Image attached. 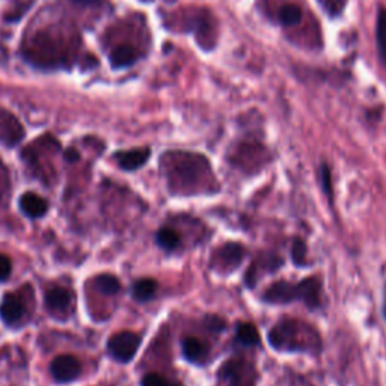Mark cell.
Instances as JSON below:
<instances>
[{
  "label": "cell",
  "instance_id": "cell-1",
  "mask_svg": "<svg viewBox=\"0 0 386 386\" xmlns=\"http://www.w3.org/2000/svg\"><path fill=\"white\" fill-rule=\"evenodd\" d=\"M162 164L173 195L201 196L217 192L213 169L204 155L176 151L164 155Z\"/></svg>",
  "mask_w": 386,
  "mask_h": 386
},
{
  "label": "cell",
  "instance_id": "cell-2",
  "mask_svg": "<svg viewBox=\"0 0 386 386\" xmlns=\"http://www.w3.org/2000/svg\"><path fill=\"white\" fill-rule=\"evenodd\" d=\"M269 344L284 353L318 355L321 338L316 327L298 318H282L269 332Z\"/></svg>",
  "mask_w": 386,
  "mask_h": 386
},
{
  "label": "cell",
  "instance_id": "cell-3",
  "mask_svg": "<svg viewBox=\"0 0 386 386\" xmlns=\"http://www.w3.org/2000/svg\"><path fill=\"white\" fill-rule=\"evenodd\" d=\"M261 299L270 305H287L300 300L309 309H317L323 303V286L318 278H307L299 284L278 281L263 293Z\"/></svg>",
  "mask_w": 386,
  "mask_h": 386
},
{
  "label": "cell",
  "instance_id": "cell-4",
  "mask_svg": "<svg viewBox=\"0 0 386 386\" xmlns=\"http://www.w3.org/2000/svg\"><path fill=\"white\" fill-rule=\"evenodd\" d=\"M219 378L226 382L228 386H256L258 373L249 361L243 357H233L220 366Z\"/></svg>",
  "mask_w": 386,
  "mask_h": 386
},
{
  "label": "cell",
  "instance_id": "cell-5",
  "mask_svg": "<svg viewBox=\"0 0 386 386\" xmlns=\"http://www.w3.org/2000/svg\"><path fill=\"white\" fill-rule=\"evenodd\" d=\"M245 247L240 243H225L210 256V268L220 275L233 273L245 258Z\"/></svg>",
  "mask_w": 386,
  "mask_h": 386
},
{
  "label": "cell",
  "instance_id": "cell-6",
  "mask_svg": "<svg viewBox=\"0 0 386 386\" xmlns=\"http://www.w3.org/2000/svg\"><path fill=\"white\" fill-rule=\"evenodd\" d=\"M141 341L142 338L137 334L130 332V330H123V332H118L112 338H109L107 352L115 361L127 364L136 356L141 347Z\"/></svg>",
  "mask_w": 386,
  "mask_h": 386
},
{
  "label": "cell",
  "instance_id": "cell-7",
  "mask_svg": "<svg viewBox=\"0 0 386 386\" xmlns=\"http://www.w3.org/2000/svg\"><path fill=\"white\" fill-rule=\"evenodd\" d=\"M284 260L281 256L273 252H263L261 255L256 256L254 263L251 264V268L246 270L245 275V284L246 287L254 288L263 277L269 273H273L275 270H278L282 265Z\"/></svg>",
  "mask_w": 386,
  "mask_h": 386
},
{
  "label": "cell",
  "instance_id": "cell-8",
  "mask_svg": "<svg viewBox=\"0 0 386 386\" xmlns=\"http://www.w3.org/2000/svg\"><path fill=\"white\" fill-rule=\"evenodd\" d=\"M50 373L59 383H70L80 376L82 365L72 355H61L52 361Z\"/></svg>",
  "mask_w": 386,
  "mask_h": 386
},
{
  "label": "cell",
  "instance_id": "cell-9",
  "mask_svg": "<svg viewBox=\"0 0 386 386\" xmlns=\"http://www.w3.org/2000/svg\"><path fill=\"white\" fill-rule=\"evenodd\" d=\"M24 130L18 119L6 110L0 109V142L11 148L23 139Z\"/></svg>",
  "mask_w": 386,
  "mask_h": 386
},
{
  "label": "cell",
  "instance_id": "cell-10",
  "mask_svg": "<svg viewBox=\"0 0 386 386\" xmlns=\"http://www.w3.org/2000/svg\"><path fill=\"white\" fill-rule=\"evenodd\" d=\"M18 206H20L22 213L31 219H40L47 215L49 211L47 201L32 192L23 193L20 199H18Z\"/></svg>",
  "mask_w": 386,
  "mask_h": 386
},
{
  "label": "cell",
  "instance_id": "cell-11",
  "mask_svg": "<svg viewBox=\"0 0 386 386\" xmlns=\"http://www.w3.org/2000/svg\"><path fill=\"white\" fill-rule=\"evenodd\" d=\"M181 350H183V356H185L192 364L202 365L208 361V355H210L208 346L206 343H202L199 338L187 337L183 339Z\"/></svg>",
  "mask_w": 386,
  "mask_h": 386
},
{
  "label": "cell",
  "instance_id": "cell-12",
  "mask_svg": "<svg viewBox=\"0 0 386 386\" xmlns=\"http://www.w3.org/2000/svg\"><path fill=\"white\" fill-rule=\"evenodd\" d=\"M151 155L150 148H136L130 151H121L115 154V160L119 168L124 171H137L148 162Z\"/></svg>",
  "mask_w": 386,
  "mask_h": 386
},
{
  "label": "cell",
  "instance_id": "cell-13",
  "mask_svg": "<svg viewBox=\"0 0 386 386\" xmlns=\"http://www.w3.org/2000/svg\"><path fill=\"white\" fill-rule=\"evenodd\" d=\"M23 312L24 307L20 299L14 294H5L3 300L0 302V318L3 320V323L8 326L15 325L23 317Z\"/></svg>",
  "mask_w": 386,
  "mask_h": 386
},
{
  "label": "cell",
  "instance_id": "cell-14",
  "mask_svg": "<svg viewBox=\"0 0 386 386\" xmlns=\"http://www.w3.org/2000/svg\"><path fill=\"white\" fill-rule=\"evenodd\" d=\"M45 308H47L53 314H56V312H62L65 311L70 303H71V294L68 290L65 288H52L47 293H45Z\"/></svg>",
  "mask_w": 386,
  "mask_h": 386
},
{
  "label": "cell",
  "instance_id": "cell-15",
  "mask_svg": "<svg viewBox=\"0 0 386 386\" xmlns=\"http://www.w3.org/2000/svg\"><path fill=\"white\" fill-rule=\"evenodd\" d=\"M136 58L137 54L132 45H118V47L110 53V65L115 70L132 67L136 62Z\"/></svg>",
  "mask_w": 386,
  "mask_h": 386
},
{
  "label": "cell",
  "instance_id": "cell-16",
  "mask_svg": "<svg viewBox=\"0 0 386 386\" xmlns=\"http://www.w3.org/2000/svg\"><path fill=\"white\" fill-rule=\"evenodd\" d=\"M157 293V282L151 278L136 281L132 287V296L137 302H150Z\"/></svg>",
  "mask_w": 386,
  "mask_h": 386
},
{
  "label": "cell",
  "instance_id": "cell-17",
  "mask_svg": "<svg viewBox=\"0 0 386 386\" xmlns=\"http://www.w3.org/2000/svg\"><path fill=\"white\" fill-rule=\"evenodd\" d=\"M155 242L162 247L163 251L176 252L181 246L180 234L172 228H160L157 234H155Z\"/></svg>",
  "mask_w": 386,
  "mask_h": 386
},
{
  "label": "cell",
  "instance_id": "cell-18",
  "mask_svg": "<svg viewBox=\"0 0 386 386\" xmlns=\"http://www.w3.org/2000/svg\"><path fill=\"white\" fill-rule=\"evenodd\" d=\"M376 41H378L379 56L386 67V8H380L376 20Z\"/></svg>",
  "mask_w": 386,
  "mask_h": 386
},
{
  "label": "cell",
  "instance_id": "cell-19",
  "mask_svg": "<svg viewBox=\"0 0 386 386\" xmlns=\"http://www.w3.org/2000/svg\"><path fill=\"white\" fill-rule=\"evenodd\" d=\"M237 341L243 346L254 347L260 344L258 329L252 323H238L237 326Z\"/></svg>",
  "mask_w": 386,
  "mask_h": 386
},
{
  "label": "cell",
  "instance_id": "cell-20",
  "mask_svg": "<svg viewBox=\"0 0 386 386\" xmlns=\"http://www.w3.org/2000/svg\"><path fill=\"white\" fill-rule=\"evenodd\" d=\"M94 287L100 291L106 294V296H114L119 290H121V284H119L118 278L114 277V275L103 273L98 275V277L94 279Z\"/></svg>",
  "mask_w": 386,
  "mask_h": 386
},
{
  "label": "cell",
  "instance_id": "cell-21",
  "mask_svg": "<svg viewBox=\"0 0 386 386\" xmlns=\"http://www.w3.org/2000/svg\"><path fill=\"white\" fill-rule=\"evenodd\" d=\"M279 23L284 26H294L302 20V9L298 5L288 3L279 9Z\"/></svg>",
  "mask_w": 386,
  "mask_h": 386
},
{
  "label": "cell",
  "instance_id": "cell-22",
  "mask_svg": "<svg viewBox=\"0 0 386 386\" xmlns=\"http://www.w3.org/2000/svg\"><path fill=\"white\" fill-rule=\"evenodd\" d=\"M291 256H293V263L299 265V268H305V265H308V249L305 242L300 240V238H296V240L293 242Z\"/></svg>",
  "mask_w": 386,
  "mask_h": 386
},
{
  "label": "cell",
  "instance_id": "cell-23",
  "mask_svg": "<svg viewBox=\"0 0 386 386\" xmlns=\"http://www.w3.org/2000/svg\"><path fill=\"white\" fill-rule=\"evenodd\" d=\"M142 386H183V385L178 383V382H171L167 378H163V376H160V374L150 373V374L144 376Z\"/></svg>",
  "mask_w": 386,
  "mask_h": 386
},
{
  "label": "cell",
  "instance_id": "cell-24",
  "mask_svg": "<svg viewBox=\"0 0 386 386\" xmlns=\"http://www.w3.org/2000/svg\"><path fill=\"white\" fill-rule=\"evenodd\" d=\"M320 185H321V189H323V192L326 193V196L332 201V198H334L332 176H330V171L326 164H323V167L320 168Z\"/></svg>",
  "mask_w": 386,
  "mask_h": 386
},
{
  "label": "cell",
  "instance_id": "cell-25",
  "mask_svg": "<svg viewBox=\"0 0 386 386\" xmlns=\"http://www.w3.org/2000/svg\"><path fill=\"white\" fill-rule=\"evenodd\" d=\"M11 272H13L11 260H9L6 255L0 254V281H6L9 277H11Z\"/></svg>",
  "mask_w": 386,
  "mask_h": 386
},
{
  "label": "cell",
  "instance_id": "cell-26",
  "mask_svg": "<svg viewBox=\"0 0 386 386\" xmlns=\"http://www.w3.org/2000/svg\"><path fill=\"white\" fill-rule=\"evenodd\" d=\"M206 325L210 330H213V332H220V330L225 329V321L216 316H207Z\"/></svg>",
  "mask_w": 386,
  "mask_h": 386
},
{
  "label": "cell",
  "instance_id": "cell-27",
  "mask_svg": "<svg viewBox=\"0 0 386 386\" xmlns=\"http://www.w3.org/2000/svg\"><path fill=\"white\" fill-rule=\"evenodd\" d=\"M65 159H67L70 163H76V162L80 160V154H79L76 150L70 148V150L65 151Z\"/></svg>",
  "mask_w": 386,
  "mask_h": 386
},
{
  "label": "cell",
  "instance_id": "cell-28",
  "mask_svg": "<svg viewBox=\"0 0 386 386\" xmlns=\"http://www.w3.org/2000/svg\"><path fill=\"white\" fill-rule=\"evenodd\" d=\"M76 3H80V5H85V6H89V5H97L98 0H75Z\"/></svg>",
  "mask_w": 386,
  "mask_h": 386
},
{
  "label": "cell",
  "instance_id": "cell-29",
  "mask_svg": "<svg viewBox=\"0 0 386 386\" xmlns=\"http://www.w3.org/2000/svg\"><path fill=\"white\" fill-rule=\"evenodd\" d=\"M383 316L386 318V293H385V303H383Z\"/></svg>",
  "mask_w": 386,
  "mask_h": 386
}]
</instances>
